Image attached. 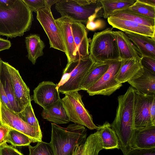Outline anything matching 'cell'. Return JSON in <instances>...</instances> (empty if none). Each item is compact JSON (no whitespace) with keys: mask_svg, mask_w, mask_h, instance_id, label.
I'll list each match as a JSON object with an SVG mask.
<instances>
[{"mask_svg":"<svg viewBox=\"0 0 155 155\" xmlns=\"http://www.w3.org/2000/svg\"><path fill=\"white\" fill-rule=\"evenodd\" d=\"M130 147L141 149L155 148V125L135 129Z\"/></svg>","mask_w":155,"mask_h":155,"instance_id":"16","label":"cell"},{"mask_svg":"<svg viewBox=\"0 0 155 155\" xmlns=\"http://www.w3.org/2000/svg\"><path fill=\"white\" fill-rule=\"evenodd\" d=\"M7 142L11 143L14 147L26 146L32 142L31 139L25 134L11 129L7 140Z\"/></svg>","mask_w":155,"mask_h":155,"instance_id":"30","label":"cell"},{"mask_svg":"<svg viewBox=\"0 0 155 155\" xmlns=\"http://www.w3.org/2000/svg\"><path fill=\"white\" fill-rule=\"evenodd\" d=\"M134 92L135 128L155 125L151 123L150 113L151 101L155 95H144L134 89Z\"/></svg>","mask_w":155,"mask_h":155,"instance_id":"11","label":"cell"},{"mask_svg":"<svg viewBox=\"0 0 155 155\" xmlns=\"http://www.w3.org/2000/svg\"><path fill=\"white\" fill-rule=\"evenodd\" d=\"M137 14L147 18L155 19V7L148 5L139 0L128 8L120 11Z\"/></svg>","mask_w":155,"mask_h":155,"instance_id":"29","label":"cell"},{"mask_svg":"<svg viewBox=\"0 0 155 155\" xmlns=\"http://www.w3.org/2000/svg\"><path fill=\"white\" fill-rule=\"evenodd\" d=\"M143 71L140 61L134 58L121 60L115 78L117 81L122 84L139 77Z\"/></svg>","mask_w":155,"mask_h":155,"instance_id":"18","label":"cell"},{"mask_svg":"<svg viewBox=\"0 0 155 155\" xmlns=\"http://www.w3.org/2000/svg\"><path fill=\"white\" fill-rule=\"evenodd\" d=\"M11 46V43L10 41L0 37V52L9 49Z\"/></svg>","mask_w":155,"mask_h":155,"instance_id":"41","label":"cell"},{"mask_svg":"<svg viewBox=\"0 0 155 155\" xmlns=\"http://www.w3.org/2000/svg\"><path fill=\"white\" fill-rule=\"evenodd\" d=\"M113 28H108L94 33L89 47V53L95 62L121 61Z\"/></svg>","mask_w":155,"mask_h":155,"instance_id":"5","label":"cell"},{"mask_svg":"<svg viewBox=\"0 0 155 155\" xmlns=\"http://www.w3.org/2000/svg\"><path fill=\"white\" fill-rule=\"evenodd\" d=\"M71 28L77 51V61L89 54V40L86 27L82 23L73 21Z\"/></svg>","mask_w":155,"mask_h":155,"instance_id":"17","label":"cell"},{"mask_svg":"<svg viewBox=\"0 0 155 155\" xmlns=\"http://www.w3.org/2000/svg\"><path fill=\"white\" fill-rule=\"evenodd\" d=\"M140 63L143 68L155 73V59L147 57H141Z\"/></svg>","mask_w":155,"mask_h":155,"instance_id":"35","label":"cell"},{"mask_svg":"<svg viewBox=\"0 0 155 155\" xmlns=\"http://www.w3.org/2000/svg\"><path fill=\"white\" fill-rule=\"evenodd\" d=\"M121 61L134 58L140 61L141 56L125 33L121 31H113Z\"/></svg>","mask_w":155,"mask_h":155,"instance_id":"19","label":"cell"},{"mask_svg":"<svg viewBox=\"0 0 155 155\" xmlns=\"http://www.w3.org/2000/svg\"><path fill=\"white\" fill-rule=\"evenodd\" d=\"M16 113L25 122L41 131L38 121L35 116L31 102L29 103L23 110Z\"/></svg>","mask_w":155,"mask_h":155,"instance_id":"31","label":"cell"},{"mask_svg":"<svg viewBox=\"0 0 155 155\" xmlns=\"http://www.w3.org/2000/svg\"><path fill=\"white\" fill-rule=\"evenodd\" d=\"M50 143L54 155H72L76 147L83 143L87 136V129L75 124L63 127L51 123Z\"/></svg>","mask_w":155,"mask_h":155,"instance_id":"3","label":"cell"},{"mask_svg":"<svg viewBox=\"0 0 155 155\" xmlns=\"http://www.w3.org/2000/svg\"><path fill=\"white\" fill-rule=\"evenodd\" d=\"M108 61L94 62L84 77L80 85V90L87 91L97 82L108 70Z\"/></svg>","mask_w":155,"mask_h":155,"instance_id":"24","label":"cell"},{"mask_svg":"<svg viewBox=\"0 0 155 155\" xmlns=\"http://www.w3.org/2000/svg\"><path fill=\"white\" fill-rule=\"evenodd\" d=\"M124 155H155V148L151 149H131Z\"/></svg>","mask_w":155,"mask_h":155,"instance_id":"37","label":"cell"},{"mask_svg":"<svg viewBox=\"0 0 155 155\" xmlns=\"http://www.w3.org/2000/svg\"><path fill=\"white\" fill-rule=\"evenodd\" d=\"M134 92L131 86L124 94L118 96L116 116L110 124L119 141V149L123 154L131 149L130 144L134 130Z\"/></svg>","mask_w":155,"mask_h":155,"instance_id":"2","label":"cell"},{"mask_svg":"<svg viewBox=\"0 0 155 155\" xmlns=\"http://www.w3.org/2000/svg\"><path fill=\"white\" fill-rule=\"evenodd\" d=\"M60 98L57 85L51 81H43L33 91L32 100L43 108L57 102Z\"/></svg>","mask_w":155,"mask_h":155,"instance_id":"12","label":"cell"},{"mask_svg":"<svg viewBox=\"0 0 155 155\" xmlns=\"http://www.w3.org/2000/svg\"><path fill=\"white\" fill-rule=\"evenodd\" d=\"M0 101L8 109L12 110L9 100L1 83L0 82ZM13 111V110H12Z\"/></svg>","mask_w":155,"mask_h":155,"instance_id":"39","label":"cell"},{"mask_svg":"<svg viewBox=\"0 0 155 155\" xmlns=\"http://www.w3.org/2000/svg\"><path fill=\"white\" fill-rule=\"evenodd\" d=\"M109 66L102 77L87 90L90 96L102 95L110 96L122 85L115 79V77L118 72L121 61H108Z\"/></svg>","mask_w":155,"mask_h":155,"instance_id":"9","label":"cell"},{"mask_svg":"<svg viewBox=\"0 0 155 155\" xmlns=\"http://www.w3.org/2000/svg\"><path fill=\"white\" fill-rule=\"evenodd\" d=\"M136 0H100L103 9V16L105 18L110 17L114 12L128 8Z\"/></svg>","mask_w":155,"mask_h":155,"instance_id":"27","label":"cell"},{"mask_svg":"<svg viewBox=\"0 0 155 155\" xmlns=\"http://www.w3.org/2000/svg\"><path fill=\"white\" fill-rule=\"evenodd\" d=\"M150 113L151 123L155 125V95L153 96L151 101Z\"/></svg>","mask_w":155,"mask_h":155,"instance_id":"40","label":"cell"},{"mask_svg":"<svg viewBox=\"0 0 155 155\" xmlns=\"http://www.w3.org/2000/svg\"><path fill=\"white\" fill-rule=\"evenodd\" d=\"M8 62L2 59L0 63V82L9 100L12 110L15 113L21 111L15 98L12 81L9 73Z\"/></svg>","mask_w":155,"mask_h":155,"instance_id":"23","label":"cell"},{"mask_svg":"<svg viewBox=\"0 0 155 155\" xmlns=\"http://www.w3.org/2000/svg\"><path fill=\"white\" fill-rule=\"evenodd\" d=\"M133 88L146 95H155V73L144 68L141 75L127 82Z\"/></svg>","mask_w":155,"mask_h":155,"instance_id":"21","label":"cell"},{"mask_svg":"<svg viewBox=\"0 0 155 155\" xmlns=\"http://www.w3.org/2000/svg\"><path fill=\"white\" fill-rule=\"evenodd\" d=\"M55 8L61 15L73 21L86 24L93 16H103L100 0H59Z\"/></svg>","mask_w":155,"mask_h":155,"instance_id":"4","label":"cell"},{"mask_svg":"<svg viewBox=\"0 0 155 155\" xmlns=\"http://www.w3.org/2000/svg\"><path fill=\"white\" fill-rule=\"evenodd\" d=\"M133 43L141 57L155 59V39L143 35L124 32Z\"/></svg>","mask_w":155,"mask_h":155,"instance_id":"20","label":"cell"},{"mask_svg":"<svg viewBox=\"0 0 155 155\" xmlns=\"http://www.w3.org/2000/svg\"><path fill=\"white\" fill-rule=\"evenodd\" d=\"M0 123L25 134L31 139L33 143L42 141L41 131L25 122L16 113L7 108L1 101Z\"/></svg>","mask_w":155,"mask_h":155,"instance_id":"8","label":"cell"},{"mask_svg":"<svg viewBox=\"0 0 155 155\" xmlns=\"http://www.w3.org/2000/svg\"><path fill=\"white\" fill-rule=\"evenodd\" d=\"M10 130L8 127L0 123V147L6 143L8 134Z\"/></svg>","mask_w":155,"mask_h":155,"instance_id":"38","label":"cell"},{"mask_svg":"<svg viewBox=\"0 0 155 155\" xmlns=\"http://www.w3.org/2000/svg\"><path fill=\"white\" fill-rule=\"evenodd\" d=\"M64 94L61 100L70 121L91 130L97 129L98 126L94 123L92 116L85 107L78 91Z\"/></svg>","mask_w":155,"mask_h":155,"instance_id":"6","label":"cell"},{"mask_svg":"<svg viewBox=\"0 0 155 155\" xmlns=\"http://www.w3.org/2000/svg\"><path fill=\"white\" fill-rule=\"evenodd\" d=\"M111 16L129 20L150 27H155V19L133 13L116 11L114 12Z\"/></svg>","mask_w":155,"mask_h":155,"instance_id":"28","label":"cell"},{"mask_svg":"<svg viewBox=\"0 0 155 155\" xmlns=\"http://www.w3.org/2000/svg\"><path fill=\"white\" fill-rule=\"evenodd\" d=\"M33 12L36 13L40 9L45 7V0H23Z\"/></svg>","mask_w":155,"mask_h":155,"instance_id":"34","label":"cell"},{"mask_svg":"<svg viewBox=\"0 0 155 155\" xmlns=\"http://www.w3.org/2000/svg\"><path fill=\"white\" fill-rule=\"evenodd\" d=\"M139 1L145 4L155 7V0H139Z\"/></svg>","mask_w":155,"mask_h":155,"instance_id":"43","label":"cell"},{"mask_svg":"<svg viewBox=\"0 0 155 155\" xmlns=\"http://www.w3.org/2000/svg\"><path fill=\"white\" fill-rule=\"evenodd\" d=\"M98 17L97 16L91 17L86 23V28L91 31L102 28L105 25L104 22L101 19H96Z\"/></svg>","mask_w":155,"mask_h":155,"instance_id":"33","label":"cell"},{"mask_svg":"<svg viewBox=\"0 0 155 155\" xmlns=\"http://www.w3.org/2000/svg\"><path fill=\"white\" fill-rule=\"evenodd\" d=\"M16 100L21 111L31 102L30 90L22 79L18 70L7 64Z\"/></svg>","mask_w":155,"mask_h":155,"instance_id":"13","label":"cell"},{"mask_svg":"<svg viewBox=\"0 0 155 155\" xmlns=\"http://www.w3.org/2000/svg\"><path fill=\"white\" fill-rule=\"evenodd\" d=\"M98 132L104 149H119L118 137L110 124L107 122L98 126Z\"/></svg>","mask_w":155,"mask_h":155,"instance_id":"26","label":"cell"},{"mask_svg":"<svg viewBox=\"0 0 155 155\" xmlns=\"http://www.w3.org/2000/svg\"><path fill=\"white\" fill-rule=\"evenodd\" d=\"M25 42L28 58L35 64L37 59L43 55L45 45L40 37L36 34H30L26 37Z\"/></svg>","mask_w":155,"mask_h":155,"instance_id":"25","label":"cell"},{"mask_svg":"<svg viewBox=\"0 0 155 155\" xmlns=\"http://www.w3.org/2000/svg\"><path fill=\"white\" fill-rule=\"evenodd\" d=\"M1 59L0 58V61H1Z\"/></svg>","mask_w":155,"mask_h":155,"instance_id":"44","label":"cell"},{"mask_svg":"<svg viewBox=\"0 0 155 155\" xmlns=\"http://www.w3.org/2000/svg\"><path fill=\"white\" fill-rule=\"evenodd\" d=\"M113 28L124 32H130L143 35L155 39V27L142 25L135 22L117 17L110 16L107 18Z\"/></svg>","mask_w":155,"mask_h":155,"instance_id":"15","label":"cell"},{"mask_svg":"<svg viewBox=\"0 0 155 155\" xmlns=\"http://www.w3.org/2000/svg\"><path fill=\"white\" fill-rule=\"evenodd\" d=\"M0 155H24L12 146L5 143L0 147Z\"/></svg>","mask_w":155,"mask_h":155,"instance_id":"36","label":"cell"},{"mask_svg":"<svg viewBox=\"0 0 155 155\" xmlns=\"http://www.w3.org/2000/svg\"><path fill=\"white\" fill-rule=\"evenodd\" d=\"M59 30L66 50L68 63L76 61L77 53L72 33L71 25L73 21L66 17L55 19Z\"/></svg>","mask_w":155,"mask_h":155,"instance_id":"14","label":"cell"},{"mask_svg":"<svg viewBox=\"0 0 155 155\" xmlns=\"http://www.w3.org/2000/svg\"><path fill=\"white\" fill-rule=\"evenodd\" d=\"M29 155H54L53 150L50 143L41 141L37 142L34 146H28Z\"/></svg>","mask_w":155,"mask_h":155,"instance_id":"32","label":"cell"},{"mask_svg":"<svg viewBox=\"0 0 155 155\" xmlns=\"http://www.w3.org/2000/svg\"><path fill=\"white\" fill-rule=\"evenodd\" d=\"M41 115L43 119L57 124H66L70 121L61 98L43 108Z\"/></svg>","mask_w":155,"mask_h":155,"instance_id":"22","label":"cell"},{"mask_svg":"<svg viewBox=\"0 0 155 155\" xmlns=\"http://www.w3.org/2000/svg\"><path fill=\"white\" fill-rule=\"evenodd\" d=\"M36 18L46 33L49 40L50 48L66 53L65 46L51 8L45 7L37 11Z\"/></svg>","mask_w":155,"mask_h":155,"instance_id":"10","label":"cell"},{"mask_svg":"<svg viewBox=\"0 0 155 155\" xmlns=\"http://www.w3.org/2000/svg\"><path fill=\"white\" fill-rule=\"evenodd\" d=\"M95 62L90 54L67 64L63 73H67L69 78L58 88L59 93L64 94L80 90L81 84L85 74Z\"/></svg>","mask_w":155,"mask_h":155,"instance_id":"7","label":"cell"},{"mask_svg":"<svg viewBox=\"0 0 155 155\" xmlns=\"http://www.w3.org/2000/svg\"><path fill=\"white\" fill-rule=\"evenodd\" d=\"M33 20L32 12L23 0L0 2V35L12 38L23 36Z\"/></svg>","mask_w":155,"mask_h":155,"instance_id":"1","label":"cell"},{"mask_svg":"<svg viewBox=\"0 0 155 155\" xmlns=\"http://www.w3.org/2000/svg\"><path fill=\"white\" fill-rule=\"evenodd\" d=\"M45 7L51 8L52 5L58 2L59 0H45Z\"/></svg>","mask_w":155,"mask_h":155,"instance_id":"42","label":"cell"}]
</instances>
